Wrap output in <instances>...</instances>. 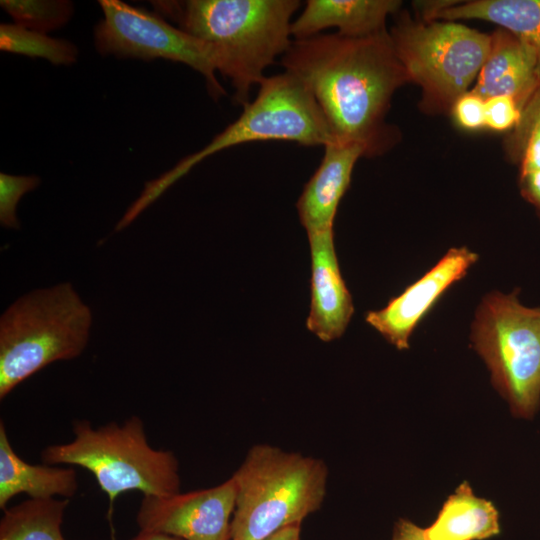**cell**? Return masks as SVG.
Here are the masks:
<instances>
[{"mask_svg":"<svg viewBox=\"0 0 540 540\" xmlns=\"http://www.w3.org/2000/svg\"><path fill=\"white\" fill-rule=\"evenodd\" d=\"M281 64L312 93L334 142L359 144L365 156L387 147L390 130L384 118L392 95L410 82L387 30L364 37L336 32L293 40Z\"/></svg>","mask_w":540,"mask_h":540,"instance_id":"obj_1","label":"cell"},{"mask_svg":"<svg viewBox=\"0 0 540 540\" xmlns=\"http://www.w3.org/2000/svg\"><path fill=\"white\" fill-rule=\"evenodd\" d=\"M155 12L186 33L213 45L218 72L234 89L233 101L243 107L251 87L265 78V69L291 46V18L298 0H156Z\"/></svg>","mask_w":540,"mask_h":540,"instance_id":"obj_2","label":"cell"},{"mask_svg":"<svg viewBox=\"0 0 540 540\" xmlns=\"http://www.w3.org/2000/svg\"><path fill=\"white\" fill-rule=\"evenodd\" d=\"M324 461L279 447L252 446L232 475L236 487L230 540H262L301 525L326 496Z\"/></svg>","mask_w":540,"mask_h":540,"instance_id":"obj_3","label":"cell"},{"mask_svg":"<svg viewBox=\"0 0 540 540\" xmlns=\"http://www.w3.org/2000/svg\"><path fill=\"white\" fill-rule=\"evenodd\" d=\"M92 312L70 282L16 299L0 317V399L49 364L85 350Z\"/></svg>","mask_w":540,"mask_h":540,"instance_id":"obj_4","label":"cell"},{"mask_svg":"<svg viewBox=\"0 0 540 540\" xmlns=\"http://www.w3.org/2000/svg\"><path fill=\"white\" fill-rule=\"evenodd\" d=\"M74 438L45 447L41 460L47 465H77L93 474L110 504L123 492L166 497L180 492L179 464L172 451L153 448L144 423L130 416L94 428L87 420L73 423Z\"/></svg>","mask_w":540,"mask_h":540,"instance_id":"obj_5","label":"cell"},{"mask_svg":"<svg viewBox=\"0 0 540 540\" xmlns=\"http://www.w3.org/2000/svg\"><path fill=\"white\" fill-rule=\"evenodd\" d=\"M471 341L512 415L533 418L540 408V307L523 305L517 291L489 293L476 312Z\"/></svg>","mask_w":540,"mask_h":540,"instance_id":"obj_6","label":"cell"},{"mask_svg":"<svg viewBox=\"0 0 540 540\" xmlns=\"http://www.w3.org/2000/svg\"><path fill=\"white\" fill-rule=\"evenodd\" d=\"M410 82L422 88V108L444 111L467 92L491 47V35L454 21L398 16L389 32Z\"/></svg>","mask_w":540,"mask_h":540,"instance_id":"obj_7","label":"cell"},{"mask_svg":"<svg viewBox=\"0 0 540 540\" xmlns=\"http://www.w3.org/2000/svg\"><path fill=\"white\" fill-rule=\"evenodd\" d=\"M291 141L305 146L334 142L328 122L305 84L285 71L265 77L256 98L236 121L198 152L183 158L159 177L168 188L206 157L235 145L255 141Z\"/></svg>","mask_w":540,"mask_h":540,"instance_id":"obj_8","label":"cell"},{"mask_svg":"<svg viewBox=\"0 0 540 540\" xmlns=\"http://www.w3.org/2000/svg\"><path fill=\"white\" fill-rule=\"evenodd\" d=\"M103 18L94 28V44L103 56L119 59H166L184 63L203 75L215 99L226 95L216 78V48L180 28L161 15L120 0H100Z\"/></svg>","mask_w":540,"mask_h":540,"instance_id":"obj_9","label":"cell"},{"mask_svg":"<svg viewBox=\"0 0 540 540\" xmlns=\"http://www.w3.org/2000/svg\"><path fill=\"white\" fill-rule=\"evenodd\" d=\"M235 499L232 476L207 489L166 497L143 496L136 522L141 531L183 540H230Z\"/></svg>","mask_w":540,"mask_h":540,"instance_id":"obj_10","label":"cell"},{"mask_svg":"<svg viewBox=\"0 0 540 540\" xmlns=\"http://www.w3.org/2000/svg\"><path fill=\"white\" fill-rule=\"evenodd\" d=\"M478 255L466 247H453L419 280L379 310L369 311L365 321L399 350L409 348V338L442 294L462 279Z\"/></svg>","mask_w":540,"mask_h":540,"instance_id":"obj_11","label":"cell"},{"mask_svg":"<svg viewBox=\"0 0 540 540\" xmlns=\"http://www.w3.org/2000/svg\"><path fill=\"white\" fill-rule=\"evenodd\" d=\"M307 236L311 301L306 327L321 341L330 342L344 334L354 312L353 301L339 268L334 229Z\"/></svg>","mask_w":540,"mask_h":540,"instance_id":"obj_12","label":"cell"},{"mask_svg":"<svg viewBox=\"0 0 540 540\" xmlns=\"http://www.w3.org/2000/svg\"><path fill=\"white\" fill-rule=\"evenodd\" d=\"M365 154L363 146L356 143L333 142L324 147L321 163L296 204L307 235L334 229L337 208L350 185L354 165Z\"/></svg>","mask_w":540,"mask_h":540,"instance_id":"obj_13","label":"cell"},{"mask_svg":"<svg viewBox=\"0 0 540 540\" xmlns=\"http://www.w3.org/2000/svg\"><path fill=\"white\" fill-rule=\"evenodd\" d=\"M539 83V64L533 49L503 28L494 32L472 91L485 100L509 95L523 110Z\"/></svg>","mask_w":540,"mask_h":540,"instance_id":"obj_14","label":"cell"},{"mask_svg":"<svg viewBox=\"0 0 540 540\" xmlns=\"http://www.w3.org/2000/svg\"><path fill=\"white\" fill-rule=\"evenodd\" d=\"M401 5L395 0H309L292 21L291 36L300 40L337 28L347 37H364L386 30L387 17Z\"/></svg>","mask_w":540,"mask_h":540,"instance_id":"obj_15","label":"cell"},{"mask_svg":"<svg viewBox=\"0 0 540 540\" xmlns=\"http://www.w3.org/2000/svg\"><path fill=\"white\" fill-rule=\"evenodd\" d=\"M78 490L77 472L72 467L31 464L14 451L5 428L0 421V508L20 493L32 499L54 496L73 497Z\"/></svg>","mask_w":540,"mask_h":540,"instance_id":"obj_16","label":"cell"},{"mask_svg":"<svg viewBox=\"0 0 540 540\" xmlns=\"http://www.w3.org/2000/svg\"><path fill=\"white\" fill-rule=\"evenodd\" d=\"M424 20L479 19L495 23L533 49L540 70V0L430 2Z\"/></svg>","mask_w":540,"mask_h":540,"instance_id":"obj_17","label":"cell"},{"mask_svg":"<svg viewBox=\"0 0 540 540\" xmlns=\"http://www.w3.org/2000/svg\"><path fill=\"white\" fill-rule=\"evenodd\" d=\"M500 532L494 504L462 482L444 502L435 521L423 529L424 540H484Z\"/></svg>","mask_w":540,"mask_h":540,"instance_id":"obj_18","label":"cell"},{"mask_svg":"<svg viewBox=\"0 0 540 540\" xmlns=\"http://www.w3.org/2000/svg\"><path fill=\"white\" fill-rule=\"evenodd\" d=\"M69 499L29 498L4 509L0 540H66L62 522Z\"/></svg>","mask_w":540,"mask_h":540,"instance_id":"obj_19","label":"cell"},{"mask_svg":"<svg viewBox=\"0 0 540 540\" xmlns=\"http://www.w3.org/2000/svg\"><path fill=\"white\" fill-rule=\"evenodd\" d=\"M0 49L4 52L40 57L54 65H71L77 61L78 48L67 40L29 30L16 24L0 25Z\"/></svg>","mask_w":540,"mask_h":540,"instance_id":"obj_20","label":"cell"},{"mask_svg":"<svg viewBox=\"0 0 540 540\" xmlns=\"http://www.w3.org/2000/svg\"><path fill=\"white\" fill-rule=\"evenodd\" d=\"M0 6L14 24L45 34L63 27L74 13L67 0H1Z\"/></svg>","mask_w":540,"mask_h":540,"instance_id":"obj_21","label":"cell"},{"mask_svg":"<svg viewBox=\"0 0 540 540\" xmlns=\"http://www.w3.org/2000/svg\"><path fill=\"white\" fill-rule=\"evenodd\" d=\"M41 180L36 175L0 173V224L6 229H19L16 208L26 193L35 190Z\"/></svg>","mask_w":540,"mask_h":540,"instance_id":"obj_22","label":"cell"},{"mask_svg":"<svg viewBox=\"0 0 540 540\" xmlns=\"http://www.w3.org/2000/svg\"><path fill=\"white\" fill-rule=\"evenodd\" d=\"M522 110L509 95H497L485 100V126L495 131H506L517 126Z\"/></svg>","mask_w":540,"mask_h":540,"instance_id":"obj_23","label":"cell"},{"mask_svg":"<svg viewBox=\"0 0 540 540\" xmlns=\"http://www.w3.org/2000/svg\"><path fill=\"white\" fill-rule=\"evenodd\" d=\"M452 112L456 122L465 129L477 130L485 126V99L472 90L455 101Z\"/></svg>","mask_w":540,"mask_h":540,"instance_id":"obj_24","label":"cell"},{"mask_svg":"<svg viewBox=\"0 0 540 540\" xmlns=\"http://www.w3.org/2000/svg\"><path fill=\"white\" fill-rule=\"evenodd\" d=\"M520 191L540 217V169L520 174Z\"/></svg>","mask_w":540,"mask_h":540,"instance_id":"obj_25","label":"cell"},{"mask_svg":"<svg viewBox=\"0 0 540 540\" xmlns=\"http://www.w3.org/2000/svg\"><path fill=\"white\" fill-rule=\"evenodd\" d=\"M391 540H424L423 529L407 519H399L394 526Z\"/></svg>","mask_w":540,"mask_h":540,"instance_id":"obj_26","label":"cell"},{"mask_svg":"<svg viewBox=\"0 0 540 540\" xmlns=\"http://www.w3.org/2000/svg\"><path fill=\"white\" fill-rule=\"evenodd\" d=\"M540 120V83L522 110L521 119L516 126L522 128L533 121Z\"/></svg>","mask_w":540,"mask_h":540,"instance_id":"obj_27","label":"cell"},{"mask_svg":"<svg viewBox=\"0 0 540 540\" xmlns=\"http://www.w3.org/2000/svg\"><path fill=\"white\" fill-rule=\"evenodd\" d=\"M301 525L286 527L262 540H300Z\"/></svg>","mask_w":540,"mask_h":540,"instance_id":"obj_28","label":"cell"},{"mask_svg":"<svg viewBox=\"0 0 540 540\" xmlns=\"http://www.w3.org/2000/svg\"><path fill=\"white\" fill-rule=\"evenodd\" d=\"M128 540H183L178 537L164 534V533H158V532H150V531H141L133 536L132 538Z\"/></svg>","mask_w":540,"mask_h":540,"instance_id":"obj_29","label":"cell"}]
</instances>
